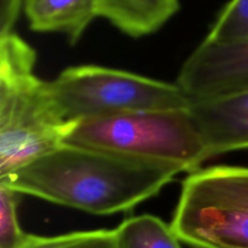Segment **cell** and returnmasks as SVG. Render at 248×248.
Segmentation results:
<instances>
[{"mask_svg":"<svg viewBox=\"0 0 248 248\" xmlns=\"http://www.w3.org/2000/svg\"><path fill=\"white\" fill-rule=\"evenodd\" d=\"M179 7V0H96L97 17L132 38L159 31Z\"/></svg>","mask_w":248,"mask_h":248,"instance_id":"obj_9","label":"cell"},{"mask_svg":"<svg viewBox=\"0 0 248 248\" xmlns=\"http://www.w3.org/2000/svg\"><path fill=\"white\" fill-rule=\"evenodd\" d=\"M177 85L193 103L248 92V39L203 40L184 62Z\"/></svg>","mask_w":248,"mask_h":248,"instance_id":"obj_6","label":"cell"},{"mask_svg":"<svg viewBox=\"0 0 248 248\" xmlns=\"http://www.w3.org/2000/svg\"><path fill=\"white\" fill-rule=\"evenodd\" d=\"M115 230L116 248H182L171 224L152 215L127 218Z\"/></svg>","mask_w":248,"mask_h":248,"instance_id":"obj_10","label":"cell"},{"mask_svg":"<svg viewBox=\"0 0 248 248\" xmlns=\"http://www.w3.org/2000/svg\"><path fill=\"white\" fill-rule=\"evenodd\" d=\"M21 248H116V230L75 232L57 236L29 234Z\"/></svg>","mask_w":248,"mask_h":248,"instance_id":"obj_11","label":"cell"},{"mask_svg":"<svg viewBox=\"0 0 248 248\" xmlns=\"http://www.w3.org/2000/svg\"><path fill=\"white\" fill-rule=\"evenodd\" d=\"M22 9L31 31L63 34L70 44L97 18L96 0H22Z\"/></svg>","mask_w":248,"mask_h":248,"instance_id":"obj_8","label":"cell"},{"mask_svg":"<svg viewBox=\"0 0 248 248\" xmlns=\"http://www.w3.org/2000/svg\"><path fill=\"white\" fill-rule=\"evenodd\" d=\"M48 85L61 114L69 123L191 107L177 84L101 65L69 67Z\"/></svg>","mask_w":248,"mask_h":248,"instance_id":"obj_4","label":"cell"},{"mask_svg":"<svg viewBox=\"0 0 248 248\" xmlns=\"http://www.w3.org/2000/svg\"><path fill=\"white\" fill-rule=\"evenodd\" d=\"M179 167L62 144L0 179L21 195L96 216L127 212L157 195Z\"/></svg>","mask_w":248,"mask_h":248,"instance_id":"obj_1","label":"cell"},{"mask_svg":"<svg viewBox=\"0 0 248 248\" xmlns=\"http://www.w3.org/2000/svg\"><path fill=\"white\" fill-rule=\"evenodd\" d=\"M35 62V50L15 31L0 35V179L62 145L74 124L34 74Z\"/></svg>","mask_w":248,"mask_h":248,"instance_id":"obj_2","label":"cell"},{"mask_svg":"<svg viewBox=\"0 0 248 248\" xmlns=\"http://www.w3.org/2000/svg\"><path fill=\"white\" fill-rule=\"evenodd\" d=\"M17 191L0 183V248H21L29 234L19 225Z\"/></svg>","mask_w":248,"mask_h":248,"instance_id":"obj_13","label":"cell"},{"mask_svg":"<svg viewBox=\"0 0 248 248\" xmlns=\"http://www.w3.org/2000/svg\"><path fill=\"white\" fill-rule=\"evenodd\" d=\"M21 11L22 0H0V35L14 31Z\"/></svg>","mask_w":248,"mask_h":248,"instance_id":"obj_14","label":"cell"},{"mask_svg":"<svg viewBox=\"0 0 248 248\" xmlns=\"http://www.w3.org/2000/svg\"><path fill=\"white\" fill-rule=\"evenodd\" d=\"M171 227L193 248H248V167L213 166L189 174Z\"/></svg>","mask_w":248,"mask_h":248,"instance_id":"obj_5","label":"cell"},{"mask_svg":"<svg viewBox=\"0 0 248 248\" xmlns=\"http://www.w3.org/2000/svg\"><path fill=\"white\" fill-rule=\"evenodd\" d=\"M248 39V0H230L218 15L206 40L232 43Z\"/></svg>","mask_w":248,"mask_h":248,"instance_id":"obj_12","label":"cell"},{"mask_svg":"<svg viewBox=\"0 0 248 248\" xmlns=\"http://www.w3.org/2000/svg\"><path fill=\"white\" fill-rule=\"evenodd\" d=\"M190 111L202 135L208 159L248 149V92L193 103Z\"/></svg>","mask_w":248,"mask_h":248,"instance_id":"obj_7","label":"cell"},{"mask_svg":"<svg viewBox=\"0 0 248 248\" xmlns=\"http://www.w3.org/2000/svg\"><path fill=\"white\" fill-rule=\"evenodd\" d=\"M64 143L171 165L190 173L208 160L202 135L190 109L140 111L75 121Z\"/></svg>","mask_w":248,"mask_h":248,"instance_id":"obj_3","label":"cell"}]
</instances>
